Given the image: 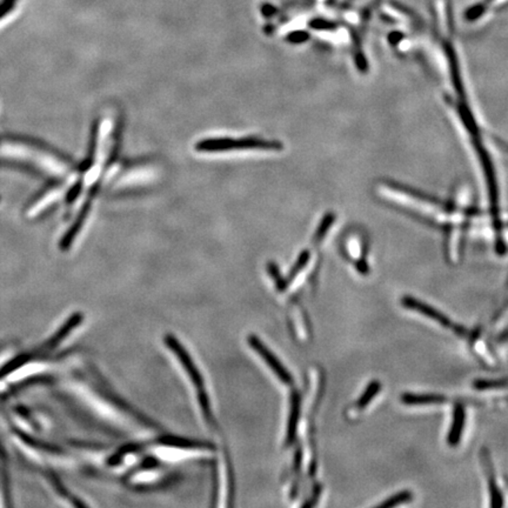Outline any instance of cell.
Listing matches in <instances>:
<instances>
[{"mask_svg": "<svg viewBox=\"0 0 508 508\" xmlns=\"http://www.w3.org/2000/svg\"><path fill=\"white\" fill-rule=\"evenodd\" d=\"M411 500H412V493H411V492H408V491H402V492H399V493L394 494L392 497L389 498L387 500H385L384 502L379 505L378 507H394V506L406 504V502Z\"/></svg>", "mask_w": 508, "mask_h": 508, "instance_id": "cell-12", "label": "cell"}, {"mask_svg": "<svg viewBox=\"0 0 508 508\" xmlns=\"http://www.w3.org/2000/svg\"><path fill=\"white\" fill-rule=\"evenodd\" d=\"M401 304L404 305L405 307L409 308L412 311L418 312V313L423 314V316L426 317L428 319L440 324L442 326H452V323H451V320L447 317L444 316L438 310H435V308L432 307L430 305L425 304V303H421V301L418 300L416 298L406 296V297L401 299Z\"/></svg>", "mask_w": 508, "mask_h": 508, "instance_id": "cell-4", "label": "cell"}, {"mask_svg": "<svg viewBox=\"0 0 508 508\" xmlns=\"http://www.w3.org/2000/svg\"><path fill=\"white\" fill-rule=\"evenodd\" d=\"M308 260H310V253H308L307 251H305V252L301 253L300 256H299V259L297 260V263H296V265H294L292 270H291V272H289V282L293 280V279L296 278V277H297V275H299L303 270H304L305 266H306V263H308Z\"/></svg>", "mask_w": 508, "mask_h": 508, "instance_id": "cell-13", "label": "cell"}, {"mask_svg": "<svg viewBox=\"0 0 508 508\" xmlns=\"http://www.w3.org/2000/svg\"><path fill=\"white\" fill-rule=\"evenodd\" d=\"M20 0H1L0 1V20L11 13Z\"/></svg>", "mask_w": 508, "mask_h": 508, "instance_id": "cell-14", "label": "cell"}, {"mask_svg": "<svg viewBox=\"0 0 508 508\" xmlns=\"http://www.w3.org/2000/svg\"><path fill=\"white\" fill-rule=\"evenodd\" d=\"M82 319H84V316H82V313H75L73 316H71L67 319L66 323L60 327L59 331L53 337L50 338V340L43 346V351L48 352V351H52V349H56L57 346L60 345L64 342V339H66L70 335L72 331L77 328L82 324Z\"/></svg>", "mask_w": 508, "mask_h": 508, "instance_id": "cell-5", "label": "cell"}, {"mask_svg": "<svg viewBox=\"0 0 508 508\" xmlns=\"http://www.w3.org/2000/svg\"><path fill=\"white\" fill-rule=\"evenodd\" d=\"M382 390V384L378 380L372 382L370 385L366 387V390L364 391V393L361 394L359 400L356 401V407L358 409H364L365 407H368V404L373 400V398Z\"/></svg>", "mask_w": 508, "mask_h": 508, "instance_id": "cell-11", "label": "cell"}, {"mask_svg": "<svg viewBox=\"0 0 508 508\" xmlns=\"http://www.w3.org/2000/svg\"><path fill=\"white\" fill-rule=\"evenodd\" d=\"M401 401L406 405H432L445 402L446 398L439 394H402Z\"/></svg>", "mask_w": 508, "mask_h": 508, "instance_id": "cell-10", "label": "cell"}, {"mask_svg": "<svg viewBox=\"0 0 508 508\" xmlns=\"http://www.w3.org/2000/svg\"><path fill=\"white\" fill-rule=\"evenodd\" d=\"M249 344L254 351H256L261 359L268 364V368L275 372V375L278 377L286 385H291L293 382L292 375H289V372L286 370L285 366L279 361L278 358L268 349V346L260 342V339L256 335H249Z\"/></svg>", "mask_w": 508, "mask_h": 508, "instance_id": "cell-3", "label": "cell"}, {"mask_svg": "<svg viewBox=\"0 0 508 508\" xmlns=\"http://www.w3.org/2000/svg\"><path fill=\"white\" fill-rule=\"evenodd\" d=\"M490 461L488 460V456L484 458L487 480H488V485H490L491 499H492L491 506H493V507H501V506H504V498H502L500 490L498 488L495 477H494L493 468H492V464H491Z\"/></svg>", "mask_w": 508, "mask_h": 508, "instance_id": "cell-9", "label": "cell"}, {"mask_svg": "<svg viewBox=\"0 0 508 508\" xmlns=\"http://www.w3.org/2000/svg\"><path fill=\"white\" fill-rule=\"evenodd\" d=\"M301 400L300 395L294 392L291 397V409H289V421H287V433H286V445H291L296 439L298 423L300 418Z\"/></svg>", "mask_w": 508, "mask_h": 508, "instance_id": "cell-7", "label": "cell"}, {"mask_svg": "<svg viewBox=\"0 0 508 508\" xmlns=\"http://www.w3.org/2000/svg\"><path fill=\"white\" fill-rule=\"evenodd\" d=\"M233 149L279 150L282 149V145L253 137L242 139H208L197 145V150L201 152H223Z\"/></svg>", "mask_w": 508, "mask_h": 508, "instance_id": "cell-1", "label": "cell"}, {"mask_svg": "<svg viewBox=\"0 0 508 508\" xmlns=\"http://www.w3.org/2000/svg\"><path fill=\"white\" fill-rule=\"evenodd\" d=\"M89 211V204L87 203V204L84 205V208H82V212L79 213V217L75 220V223L72 225L70 231L65 234V237L60 241V249H63V251H66V249H70L72 242L75 241V238H77L79 232L82 230V224L85 223Z\"/></svg>", "mask_w": 508, "mask_h": 508, "instance_id": "cell-8", "label": "cell"}, {"mask_svg": "<svg viewBox=\"0 0 508 508\" xmlns=\"http://www.w3.org/2000/svg\"><path fill=\"white\" fill-rule=\"evenodd\" d=\"M165 344L177 356V359L180 361L182 368L185 370L186 373L189 375V380L192 382L193 386L196 387L198 395L208 393L205 390L204 379H203L201 371L198 370L197 366L194 364L192 356H189V353L186 351L185 347L177 340V338L173 337L172 334H166L165 335Z\"/></svg>", "mask_w": 508, "mask_h": 508, "instance_id": "cell-2", "label": "cell"}, {"mask_svg": "<svg viewBox=\"0 0 508 508\" xmlns=\"http://www.w3.org/2000/svg\"><path fill=\"white\" fill-rule=\"evenodd\" d=\"M465 423H466V412L465 407L461 404H456L453 412L452 425L449 428V437H447V442L451 447H456L459 445L461 438H463V432H464Z\"/></svg>", "mask_w": 508, "mask_h": 508, "instance_id": "cell-6", "label": "cell"}, {"mask_svg": "<svg viewBox=\"0 0 508 508\" xmlns=\"http://www.w3.org/2000/svg\"><path fill=\"white\" fill-rule=\"evenodd\" d=\"M307 39L308 34H306V32H303V31H297V32H293V34H289V38H287V41H291V43H294V44L304 43V41H307Z\"/></svg>", "mask_w": 508, "mask_h": 508, "instance_id": "cell-15", "label": "cell"}, {"mask_svg": "<svg viewBox=\"0 0 508 508\" xmlns=\"http://www.w3.org/2000/svg\"><path fill=\"white\" fill-rule=\"evenodd\" d=\"M80 189H82V184H80V182H78L77 185L73 186V187L70 189V192H68L66 197V201L68 204L73 203V201L77 199V197L79 196V193H80Z\"/></svg>", "mask_w": 508, "mask_h": 508, "instance_id": "cell-16", "label": "cell"}]
</instances>
